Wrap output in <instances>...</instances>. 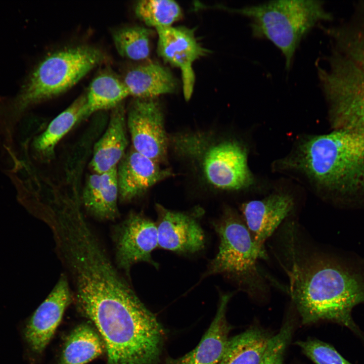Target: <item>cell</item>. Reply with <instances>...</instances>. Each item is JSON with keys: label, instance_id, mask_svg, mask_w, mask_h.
Segmentation results:
<instances>
[{"label": "cell", "instance_id": "obj_1", "mask_svg": "<svg viewBox=\"0 0 364 364\" xmlns=\"http://www.w3.org/2000/svg\"><path fill=\"white\" fill-rule=\"evenodd\" d=\"M290 228L280 263L302 323L326 320L355 328L351 312L364 302V265L306 247Z\"/></svg>", "mask_w": 364, "mask_h": 364}, {"label": "cell", "instance_id": "obj_2", "mask_svg": "<svg viewBox=\"0 0 364 364\" xmlns=\"http://www.w3.org/2000/svg\"><path fill=\"white\" fill-rule=\"evenodd\" d=\"M78 309L96 326L108 364L159 363L165 331L133 289L118 298Z\"/></svg>", "mask_w": 364, "mask_h": 364}, {"label": "cell", "instance_id": "obj_3", "mask_svg": "<svg viewBox=\"0 0 364 364\" xmlns=\"http://www.w3.org/2000/svg\"><path fill=\"white\" fill-rule=\"evenodd\" d=\"M297 167L340 203L364 205V138L334 129L299 147Z\"/></svg>", "mask_w": 364, "mask_h": 364}, {"label": "cell", "instance_id": "obj_4", "mask_svg": "<svg viewBox=\"0 0 364 364\" xmlns=\"http://www.w3.org/2000/svg\"><path fill=\"white\" fill-rule=\"evenodd\" d=\"M214 8L248 18L252 36L275 45L284 55L287 70L303 37L320 22L332 18L320 1H272L240 8L222 5Z\"/></svg>", "mask_w": 364, "mask_h": 364}, {"label": "cell", "instance_id": "obj_5", "mask_svg": "<svg viewBox=\"0 0 364 364\" xmlns=\"http://www.w3.org/2000/svg\"><path fill=\"white\" fill-rule=\"evenodd\" d=\"M105 58L101 50L88 45L64 48L49 54L30 72L11 101V107L20 111L61 95Z\"/></svg>", "mask_w": 364, "mask_h": 364}, {"label": "cell", "instance_id": "obj_6", "mask_svg": "<svg viewBox=\"0 0 364 364\" xmlns=\"http://www.w3.org/2000/svg\"><path fill=\"white\" fill-rule=\"evenodd\" d=\"M212 224L219 238L218 251L201 279L221 274L252 295L266 292L258 262L267 258L265 250L255 243L244 221L234 211L226 209Z\"/></svg>", "mask_w": 364, "mask_h": 364}, {"label": "cell", "instance_id": "obj_7", "mask_svg": "<svg viewBox=\"0 0 364 364\" xmlns=\"http://www.w3.org/2000/svg\"><path fill=\"white\" fill-rule=\"evenodd\" d=\"M328 63L318 75L332 125L364 138V70L335 51Z\"/></svg>", "mask_w": 364, "mask_h": 364}, {"label": "cell", "instance_id": "obj_8", "mask_svg": "<svg viewBox=\"0 0 364 364\" xmlns=\"http://www.w3.org/2000/svg\"><path fill=\"white\" fill-rule=\"evenodd\" d=\"M179 143L191 154L199 155L206 180L215 188L239 190L251 185L252 174L247 165L246 150L239 143L231 141L206 143L197 136L183 138Z\"/></svg>", "mask_w": 364, "mask_h": 364}, {"label": "cell", "instance_id": "obj_9", "mask_svg": "<svg viewBox=\"0 0 364 364\" xmlns=\"http://www.w3.org/2000/svg\"><path fill=\"white\" fill-rule=\"evenodd\" d=\"M132 148L157 162L166 157L168 139L161 106L156 98H135L126 116Z\"/></svg>", "mask_w": 364, "mask_h": 364}, {"label": "cell", "instance_id": "obj_10", "mask_svg": "<svg viewBox=\"0 0 364 364\" xmlns=\"http://www.w3.org/2000/svg\"><path fill=\"white\" fill-rule=\"evenodd\" d=\"M113 236L117 267L128 279L131 267L136 263L147 262L158 267L151 256L158 246L156 224L145 215L131 212L114 227Z\"/></svg>", "mask_w": 364, "mask_h": 364}, {"label": "cell", "instance_id": "obj_11", "mask_svg": "<svg viewBox=\"0 0 364 364\" xmlns=\"http://www.w3.org/2000/svg\"><path fill=\"white\" fill-rule=\"evenodd\" d=\"M157 54L180 71L184 97L190 100L194 91L195 75L193 65L210 51L204 48L196 37L194 29L170 26L156 29Z\"/></svg>", "mask_w": 364, "mask_h": 364}, {"label": "cell", "instance_id": "obj_12", "mask_svg": "<svg viewBox=\"0 0 364 364\" xmlns=\"http://www.w3.org/2000/svg\"><path fill=\"white\" fill-rule=\"evenodd\" d=\"M156 210L159 247L180 253H195L204 248L205 237L198 220L199 212L176 211L159 204Z\"/></svg>", "mask_w": 364, "mask_h": 364}, {"label": "cell", "instance_id": "obj_13", "mask_svg": "<svg viewBox=\"0 0 364 364\" xmlns=\"http://www.w3.org/2000/svg\"><path fill=\"white\" fill-rule=\"evenodd\" d=\"M70 287L67 275L61 274L53 290L30 318L25 335L34 352H42L54 335L72 299Z\"/></svg>", "mask_w": 364, "mask_h": 364}, {"label": "cell", "instance_id": "obj_14", "mask_svg": "<svg viewBox=\"0 0 364 364\" xmlns=\"http://www.w3.org/2000/svg\"><path fill=\"white\" fill-rule=\"evenodd\" d=\"M171 174L169 170L161 168L158 162L131 148L117 166L119 201L133 200Z\"/></svg>", "mask_w": 364, "mask_h": 364}, {"label": "cell", "instance_id": "obj_15", "mask_svg": "<svg viewBox=\"0 0 364 364\" xmlns=\"http://www.w3.org/2000/svg\"><path fill=\"white\" fill-rule=\"evenodd\" d=\"M293 205L290 196L276 194L242 205L244 221L260 248L265 250V241L289 215Z\"/></svg>", "mask_w": 364, "mask_h": 364}, {"label": "cell", "instance_id": "obj_16", "mask_svg": "<svg viewBox=\"0 0 364 364\" xmlns=\"http://www.w3.org/2000/svg\"><path fill=\"white\" fill-rule=\"evenodd\" d=\"M232 293L220 296L215 317L198 345L176 358H168L166 364H219L224 353L231 327L226 309Z\"/></svg>", "mask_w": 364, "mask_h": 364}, {"label": "cell", "instance_id": "obj_17", "mask_svg": "<svg viewBox=\"0 0 364 364\" xmlns=\"http://www.w3.org/2000/svg\"><path fill=\"white\" fill-rule=\"evenodd\" d=\"M125 110L123 103L111 110L107 128L95 144L90 166L102 173L116 167L126 153L128 140Z\"/></svg>", "mask_w": 364, "mask_h": 364}, {"label": "cell", "instance_id": "obj_18", "mask_svg": "<svg viewBox=\"0 0 364 364\" xmlns=\"http://www.w3.org/2000/svg\"><path fill=\"white\" fill-rule=\"evenodd\" d=\"M117 167L86 178L82 201L86 211L100 220H114L119 216Z\"/></svg>", "mask_w": 364, "mask_h": 364}, {"label": "cell", "instance_id": "obj_19", "mask_svg": "<svg viewBox=\"0 0 364 364\" xmlns=\"http://www.w3.org/2000/svg\"><path fill=\"white\" fill-rule=\"evenodd\" d=\"M129 94L135 98H156L174 93L177 81L170 71L154 62L135 65L121 77Z\"/></svg>", "mask_w": 364, "mask_h": 364}, {"label": "cell", "instance_id": "obj_20", "mask_svg": "<svg viewBox=\"0 0 364 364\" xmlns=\"http://www.w3.org/2000/svg\"><path fill=\"white\" fill-rule=\"evenodd\" d=\"M89 116L85 93L76 99L56 116L33 142L36 152L45 158L52 157L55 147L77 123Z\"/></svg>", "mask_w": 364, "mask_h": 364}, {"label": "cell", "instance_id": "obj_21", "mask_svg": "<svg viewBox=\"0 0 364 364\" xmlns=\"http://www.w3.org/2000/svg\"><path fill=\"white\" fill-rule=\"evenodd\" d=\"M85 95L89 115L112 110L129 96L122 78L109 70L102 72L94 78Z\"/></svg>", "mask_w": 364, "mask_h": 364}, {"label": "cell", "instance_id": "obj_22", "mask_svg": "<svg viewBox=\"0 0 364 364\" xmlns=\"http://www.w3.org/2000/svg\"><path fill=\"white\" fill-rule=\"evenodd\" d=\"M105 349L104 342L96 330L82 324L67 337L59 364H86L101 355Z\"/></svg>", "mask_w": 364, "mask_h": 364}, {"label": "cell", "instance_id": "obj_23", "mask_svg": "<svg viewBox=\"0 0 364 364\" xmlns=\"http://www.w3.org/2000/svg\"><path fill=\"white\" fill-rule=\"evenodd\" d=\"M271 337L252 328L230 338L219 364H259Z\"/></svg>", "mask_w": 364, "mask_h": 364}, {"label": "cell", "instance_id": "obj_24", "mask_svg": "<svg viewBox=\"0 0 364 364\" xmlns=\"http://www.w3.org/2000/svg\"><path fill=\"white\" fill-rule=\"evenodd\" d=\"M152 31L140 26H129L114 30L112 37L118 53L131 61L147 60L151 53Z\"/></svg>", "mask_w": 364, "mask_h": 364}, {"label": "cell", "instance_id": "obj_25", "mask_svg": "<svg viewBox=\"0 0 364 364\" xmlns=\"http://www.w3.org/2000/svg\"><path fill=\"white\" fill-rule=\"evenodd\" d=\"M336 51L364 70V17L357 22L338 28H328Z\"/></svg>", "mask_w": 364, "mask_h": 364}, {"label": "cell", "instance_id": "obj_26", "mask_svg": "<svg viewBox=\"0 0 364 364\" xmlns=\"http://www.w3.org/2000/svg\"><path fill=\"white\" fill-rule=\"evenodd\" d=\"M134 11L138 18L156 30L172 26L182 16L180 7L172 0L139 1Z\"/></svg>", "mask_w": 364, "mask_h": 364}, {"label": "cell", "instance_id": "obj_27", "mask_svg": "<svg viewBox=\"0 0 364 364\" xmlns=\"http://www.w3.org/2000/svg\"><path fill=\"white\" fill-rule=\"evenodd\" d=\"M296 344L315 364H351L333 346L320 340L299 341Z\"/></svg>", "mask_w": 364, "mask_h": 364}, {"label": "cell", "instance_id": "obj_28", "mask_svg": "<svg viewBox=\"0 0 364 364\" xmlns=\"http://www.w3.org/2000/svg\"><path fill=\"white\" fill-rule=\"evenodd\" d=\"M291 325L286 323L269 340L259 364H283L284 355L291 337Z\"/></svg>", "mask_w": 364, "mask_h": 364}]
</instances>
